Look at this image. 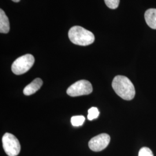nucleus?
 Listing matches in <instances>:
<instances>
[{"instance_id": "obj_8", "label": "nucleus", "mask_w": 156, "mask_h": 156, "mask_svg": "<svg viewBox=\"0 0 156 156\" xmlns=\"http://www.w3.org/2000/svg\"><path fill=\"white\" fill-rule=\"evenodd\" d=\"M145 19L147 24L151 28L156 30V9H147L145 12Z\"/></svg>"}, {"instance_id": "obj_1", "label": "nucleus", "mask_w": 156, "mask_h": 156, "mask_svg": "<svg viewBox=\"0 0 156 156\" xmlns=\"http://www.w3.org/2000/svg\"><path fill=\"white\" fill-rule=\"evenodd\" d=\"M112 87L119 97L123 100H133L135 95L134 84L127 77L117 75L112 81Z\"/></svg>"}, {"instance_id": "obj_3", "label": "nucleus", "mask_w": 156, "mask_h": 156, "mask_svg": "<svg viewBox=\"0 0 156 156\" xmlns=\"http://www.w3.org/2000/svg\"><path fill=\"white\" fill-rule=\"evenodd\" d=\"M35 62L32 55L27 54L17 58L12 65V71L16 75H22L30 69Z\"/></svg>"}, {"instance_id": "obj_10", "label": "nucleus", "mask_w": 156, "mask_h": 156, "mask_svg": "<svg viewBox=\"0 0 156 156\" xmlns=\"http://www.w3.org/2000/svg\"><path fill=\"white\" fill-rule=\"evenodd\" d=\"M85 121V117L83 116H74L71 117V122L73 126L78 127L82 126Z\"/></svg>"}, {"instance_id": "obj_9", "label": "nucleus", "mask_w": 156, "mask_h": 156, "mask_svg": "<svg viewBox=\"0 0 156 156\" xmlns=\"http://www.w3.org/2000/svg\"><path fill=\"white\" fill-rule=\"evenodd\" d=\"M10 30V24L8 17L6 15L5 12L0 9V33L7 34Z\"/></svg>"}, {"instance_id": "obj_7", "label": "nucleus", "mask_w": 156, "mask_h": 156, "mask_svg": "<svg viewBox=\"0 0 156 156\" xmlns=\"http://www.w3.org/2000/svg\"><path fill=\"white\" fill-rule=\"evenodd\" d=\"M43 84V81L40 78H36L33 81L28 84L23 90V93L26 95H30L36 93L40 89Z\"/></svg>"}, {"instance_id": "obj_11", "label": "nucleus", "mask_w": 156, "mask_h": 156, "mask_svg": "<svg viewBox=\"0 0 156 156\" xmlns=\"http://www.w3.org/2000/svg\"><path fill=\"white\" fill-rule=\"evenodd\" d=\"M99 115L100 112L98 111V108H97L96 107H92L88 111L87 119L89 120H93L98 117Z\"/></svg>"}, {"instance_id": "obj_12", "label": "nucleus", "mask_w": 156, "mask_h": 156, "mask_svg": "<svg viewBox=\"0 0 156 156\" xmlns=\"http://www.w3.org/2000/svg\"><path fill=\"white\" fill-rule=\"evenodd\" d=\"M106 6L112 9H115L119 5L120 0H104Z\"/></svg>"}, {"instance_id": "obj_13", "label": "nucleus", "mask_w": 156, "mask_h": 156, "mask_svg": "<svg viewBox=\"0 0 156 156\" xmlns=\"http://www.w3.org/2000/svg\"><path fill=\"white\" fill-rule=\"evenodd\" d=\"M138 156H154L152 151L148 147H144L140 149Z\"/></svg>"}, {"instance_id": "obj_14", "label": "nucleus", "mask_w": 156, "mask_h": 156, "mask_svg": "<svg viewBox=\"0 0 156 156\" xmlns=\"http://www.w3.org/2000/svg\"><path fill=\"white\" fill-rule=\"evenodd\" d=\"M12 1H13V2H19L20 0H12Z\"/></svg>"}, {"instance_id": "obj_5", "label": "nucleus", "mask_w": 156, "mask_h": 156, "mask_svg": "<svg viewBox=\"0 0 156 156\" xmlns=\"http://www.w3.org/2000/svg\"><path fill=\"white\" fill-rule=\"evenodd\" d=\"M93 91V87L89 81L81 80L73 84L68 87L67 93L71 97L90 94Z\"/></svg>"}, {"instance_id": "obj_2", "label": "nucleus", "mask_w": 156, "mask_h": 156, "mask_svg": "<svg viewBox=\"0 0 156 156\" xmlns=\"http://www.w3.org/2000/svg\"><path fill=\"white\" fill-rule=\"evenodd\" d=\"M68 37L73 44L79 46H87L94 42V35L91 31L80 27L73 26L68 32Z\"/></svg>"}, {"instance_id": "obj_6", "label": "nucleus", "mask_w": 156, "mask_h": 156, "mask_svg": "<svg viewBox=\"0 0 156 156\" xmlns=\"http://www.w3.org/2000/svg\"><path fill=\"white\" fill-rule=\"evenodd\" d=\"M111 140L108 134H101L91 138L89 142V147L91 151H100L105 149Z\"/></svg>"}, {"instance_id": "obj_4", "label": "nucleus", "mask_w": 156, "mask_h": 156, "mask_svg": "<svg viewBox=\"0 0 156 156\" xmlns=\"http://www.w3.org/2000/svg\"><path fill=\"white\" fill-rule=\"evenodd\" d=\"M2 146L6 154L8 156H16L19 154L21 146L19 141L13 134L6 133L4 135Z\"/></svg>"}]
</instances>
